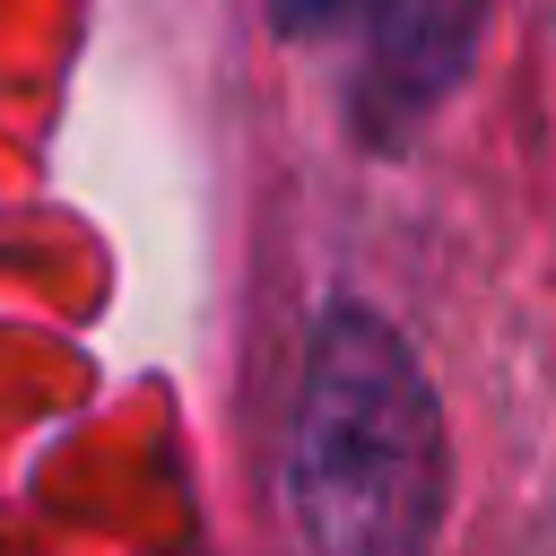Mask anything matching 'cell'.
Returning a JSON list of instances; mask_svg holds the SVG:
<instances>
[{"label": "cell", "mask_w": 556, "mask_h": 556, "mask_svg": "<svg viewBox=\"0 0 556 556\" xmlns=\"http://www.w3.org/2000/svg\"><path fill=\"white\" fill-rule=\"evenodd\" d=\"M443 408L426 391L417 348L339 304L313 330V365L287 434V513L330 556H408L443 530Z\"/></svg>", "instance_id": "obj_1"}, {"label": "cell", "mask_w": 556, "mask_h": 556, "mask_svg": "<svg viewBox=\"0 0 556 556\" xmlns=\"http://www.w3.org/2000/svg\"><path fill=\"white\" fill-rule=\"evenodd\" d=\"M304 43L348 52V122L374 148H400L478 61L486 0H269Z\"/></svg>", "instance_id": "obj_2"}]
</instances>
